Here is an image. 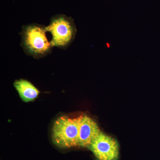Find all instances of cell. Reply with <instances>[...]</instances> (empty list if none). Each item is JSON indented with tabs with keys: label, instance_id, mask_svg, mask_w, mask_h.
I'll return each instance as SVG.
<instances>
[{
	"label": "cell",
	"instance_id": "cell-3",
	"mask_svg": "<svg viewBox=\"0 0 160 160\" xmlns=\"http://www.w3.org/2000/svg\"><path fill=\"white\" fill-rule=\"evenodd\" d=\"M46 31L52 34L50 42L52 47L66 49L74 40L76 34L75 24L72 18L65 15L54 16L51 18Z\"/></svg>",
	"mask_w": 160,
	"mask_h": 160
},
{
	"label": "cell",
	"instance_id": "cell-5",
	"mask_svg": "<svg viewBox=\"0 0 160 160\" xmlns=\"http://www.w3.org/2000/svg\"><path fill=\"white\" fill-rule=\"evenodd\" d=\"M98 124L88 116H81L78 135V146L89 148L93 140L101 132Z\"/></svg>",
	"mask_w": 160,
	"mask_h": 160
},
{
	"label": "cell",
	"instance_id": "cell-1",
	"mask_svg": "<svg viewBox=\"0 0 160 160\" xmlns=\"http://www.w3.org/2000/svg\"><path fill=\"white\" fill-rule=\"evenodd\" d=\"M46 27L32 24L23 26L20 33L22 46L26 54L36 58L44 57L51 52V43L46 38Z\"/></svg>",
	"mask_w": 160,
	"mask_h": 160
},
{
	"label": "cell",
	"instance_id": "cell-6",
	"mask_svg": "<svg viewBox=\"0 0 160 160\" xmlns=\"http://www.w3.org/2000/svg\"><path fill=\"white\" fill-rule=\"evenodd\" d=\"M13 86L21 98L26 102L34 101L40 93L38 89L27 80L22 79L16 80Z\"/></svg>",
	"mask_w": 160,
	"mask_h": 160
},
{
	"label": "cell",
	"instance_id": "cell-2",
	"mask_svg": "<svg viewBox=\"0 0 160 160\" xmlns=\"http://www.w3.org/2000/svg\"><path fill=\"white\" fill-rule=\"evenodd\" d=\"M80 119L81 116L75 118L62 116L55 121L52 130V138L56 146L62 149L78 146Z\"/></svg>",
	"mask_w": 160,
	"mask_h": 160
},
{
	"label": "cell",
	"instance_id": "cell-4",
	"mask_svg": "<svg viewBox=\"0 0 160 160\" xmlns=\"http://www.w3.org/2000/svg\"><path fill=\"white\" fill-rule=\"evenodd\" d=\"M88 148L97 160H118L119 156L117 141L102 132L93 140Z\"/></svg>",
	"mask_w": 160,
	"mask_h": 160
}]
</instances>
